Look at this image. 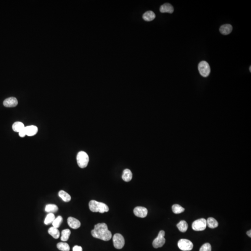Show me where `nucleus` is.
I'll list each match as a JSON object with an SVG mask.
<instances>
[{
	"instance_id": "nucleus-17",
	"label": "nucleus",
	"mask_w": 251,
	"mask_h": 251,
	"mask_svg": "<svg viewBox=\"0 0 251 251\" xmlns=\"http://www.w3.org/2000/svg\"><path fill=\"white\" fill-rule=\"evenodd\" d=\"M132 176H132V172L129 169H125L124 170L123 176H122V178L123 181L125 182H129L132 180Z\"/></svg>"
},
{
	"instance_id": "nucleus-23",
	"label": "nucleus",
	"mask_w": 251,
	"mask_h": 251,
	"mask_svg": "<svg viewBox=\"0 0 251 251\" xmlns=\"http://www.w3.org/2000/svg\"><path fill=\"white\" fill-rule=\"evenodd\" d=\"M71 231L68 229H64L62 232V236H61V240L63 242H66L68 240L69 236L70 235Z\"/></svg>"
},
{
	"instance_id": "nucleus-12",
	"label": "nucleus",
	"mask_w": 251,
	"mask_h": 251,
	"mask_svg": "<svg viewBox=\"0 0 251 251\" xmlns=\"http://www.w3.org/2000/svg\"><path fill=\"white\" fill-rule=\"evenodd\" d=\"M160 11L161 13H168L172 14L174 11V9L172 5L169 3H165L160 6Z\"/></svg>"
},
{
	"instance_id": "nucleus-25",
	"label": "nucleus",
	"mask_w": 251,
	"mask_h": 251,
	"mask_svg": "<svg viewBox=\"0 0 251 251\" xmlns=\"http://www.w3.org/2000/svg\"><path fill=\"white\" fill-rule=\"evenodd\" d=\"M172 208V211L173 213H176V214L182 213L185 211L184 208L178 204L173 205Z\"/></svg>"
},
{
	"instance_id": "nucleus-9",
	"label": "nucleus",
	"mask_w": 251,
	"mask_h": 251,
	"mask_svg": "<svg viewBox=\"0 0 251 251\" xmlns=\"http://www.w3.org/2000/svg\"><path fill=\"white\" fill-rule=\"evenodd\" d=\"M133 213L136 216L143 218L147 216L148 211L146 208L144 207H137L133 210Z\"/></svg>"
},
{
	"instance_id": "nucleus-14",
	"label": "nucleus",
	"mask_w": 251,
	"mask_h": 251,
	"mask_svg": "<svg viewBox=\"0 0 251 251\" xmlns=\"http://www.w3.org/2000/svg\"><path fill=\"white\" fill-rule=\"evenodd\" d=\"M233 30V27L230 24H225L221 26L220 28V32L224 35H227L230 34Z\"/></svg>"
},
{
	"instance_id": "nucleus-26",
	"label": "nucleus",
	"mask_w": 251,
	"mask_h": 251,
	"mask_svg": "<svg viewBox=\"0 0 251 251\" xmlns=\"http://www.w3.org/2000/svg\"><path fill=\"white\" fill-rule=\"evenodd\" d=\"M55 219V216L53 213H49L46 217L44 220V224L45 225H49L53 223L54 219Z\"/></svg>"
},
{
	"instance_id": "nucleus-27",
	"label": "nucleus",
	"mask_w": 251,
	"mask_h": 251,
	"mask_svg": "<svg viewBox=\"0 0 251 251\" xmlns=\"http://www.w3.org/2000/svg\"><path fill=\"white\" fill-rule=\"evenodd\" d=\"M62 217L61 216H58L57 218H55V219H54L53 222L52 223V224H53V226L54 227H55V228H57V229L59 228V227H60L61 224H62Z\"/></svg>"
},
{
	"instance_id": "nucleus-6",
	"label": "nucleus",
	"mask_w": 251,
	"mask_h": 251,
	"mask_svg": "<svg viewBox=\"0 0 251 251\" xmlns=\"http://www.w3.org/2000/svg\"><path fill=\"white\" fill-rule=\"evenodd\" d=\"M207 226V221L203 218L196 220L192 224V229L195 231L204 230Z\"/></svg>"
},
{
	"instance_id": "nucleus-24",
	"label": "nucleus",
	"mask_w": 251,
	"mask_h": 251,
	"mask_svg": "<svg viewBox=\"0 0 251 251\" xmlns=\"http://www.w3.org/2000/svg\"><path fill=\"white\" fill-rule=\"evenodd\" d=\"M57 247L62 251H70V247L68 244L65 242H60L57 244Z\"/></svg>"
},
{
	"instance_id": "nucleus-15",
	"label": "nucleus",
	"mask_w": 251,
	"mask_h": 251,
	"mask_svg": "<svg viewBox=\"0 0 251 251\" xmlns=\"http://www.w3.org/2000/svg\"><path fill=\"white\" fill-rule=\"evenodd\" d=\"M142 17L144 20V21L150 22L155 19V15L152 11H148L144 13Z\"/></svg>"
},
{
	"instance_id": "nucleus-11",
	"label": "nucleus",
	"mask_w": 251,
	"mask_h": 251,
	"mask_svg": "<svg viewBox=\"0 0 251 251\" xmlns=\"http://www.w3.org/2000/svg\"><path fill=\"white\" fill-rule=\"evenodd\" d=\"M18 105V101L15 97H9L3 102V105L7 107H15Z\"/></svg>"
},
{
	"instance_id": "nucleus-21",
	"label": "nucleus",
	"mask_w": 251,
	"mask_h": 251,
	"mask_svg": "<svg viewBox=\"0 0 251 251\" xmlns=\"http://www.w3.org/2000/svg\"><path fill=\"white\" fill-rule=\"evenodd\" d=\"M177 226L181 232L185 233L187 231L188 226L186 221H181L179 223H178Z\"/></svg>"
},
{
	"instance_id": "nucleus-1",
	"label": "nucleus",
	"mask_w": 251,
	"mask_h": 251,
	"mask_svg": "<svg viewBox=\"0 0 251 251\" xmlns=\"http://www.w3.org/2000/svg\"><path fill=\"white\" fill-rule=\"evenodd\" d=\"M92 236L95 238L108 241L111 239L112 233L108 229L107 225L105 223H98L94 226L91 231Z\"/></svg>"
},
{
	"instance_id": "nucleus-28",
	"label": "nucleus",
	"mask_w": 251,
	"mask_h": 251,
	"mask_svg": "<svg viewBox=\"0 0 251 251\" xmlns=\"http://www.w3.org/2000/svg\"><path fill=\"white\" fill-rule=\"evenodd\" d=\"M212 247L211 245L208 243H205L199 249V251H211Z\"/></svg>"
},
{
	"instance_id": "nucleus-32",
	"label": "nucleus",
	"mask_w": 251,
	"mask_h": 251,
	"mask_svg": "<svg viewBox=\"0 0 251 251\" xmlns=\"http://www.w3.org/2000/svg\"><path fill=\"white\" fill-rule=\"evenodd\" d=\"M251 66H250V72H251Z\"/></svg>"
},
{
	"instance_id": "nucleus-10",
	"label": "nucleus",
	"mask_w": 251,
	"mask_h": 251,
	"mask_svg": "<svg viewBox=\"0 0 251 251\" xmlns=\"http://www.w3.org/2000/svg\"><path fill=\"white\" fill-rule=\"evenodd\" d=\"M67 224L71 228L74 229H79L81 225L80 221L79 220L72 217L68 218Z\"/></svg>"
},
{
	"instance_id": "nucleus-22",
	"label": "nucleus",
	"mask_w": 251,
	"mask_h": 251,
	"mask_svg": "<svg viewBox=\"0 0 251 251\" xmlns=\"http://www.w3.org/2000/svg\"><path fill=\"white\" fill-rule=\"evenodd\" d=\"M45 210L46 212L53 213L56 212L58 210V207L55 204H48L46 206Z\"/></svg>"
},
{
	"instance_id": "nucleus-16",
	"label": "nucleus",
	"mask_w": 251,
	"mask_h": 251,
	"mask_svg": "<svg viewBox=\"0 0 251 251\" xmlns=\"http://www.w3.org/2000/svg\"><path fill=\"white\" fill-rule=\"evenodd\" d=\"M207 225L210 229H215L218 227L219 223L215 219L212 217H210L207 219Z\"/></svg>"
},
{
	"instance_id": "nucleus-18",
	"label": "nucleus",
	"mask_w": 251,
	"mask_h": 251,
	"mask_svg": "<svg viewBox=\"0 0 251 251\" xmlns=\"http://www.w3.org/2000/svg\"><path fill=\"white\" fill-rule=\"evenodd\" d=\"M48 233L50 234V235L53 237L55 239H57L59 238L60 235V232L58 230V229L55 228V227L52 226L50 227V229H49L48 230Z\"/></svg>"
},
{
	"instance_id": "nucleus-8",
	"label": "nucleus",
	"mask_w": 251,
	"mask_h": 251,
	"mask_svg": "<svg viewBox=\"0 0 251 251\" xmlns=\"http://www.w3.org/2000/svg\"><path fill=\"white\" fill-rule=\"evenodd\" d=\"M113 243L115 248L120 249L125 245V239L123 236L120 234H115L113 238Z\"/></svg>"
},
{
	"instance_id": "nucleus-5",
	"label": "nucleus",
	"mask_w": 251,
	"mask_h": 251,
	"mask_svg": "<svg viewBox=\"0 0 251 251\" xmlns=\"http://www.w3.org/2000/svg\"><path fill=\"white\" fill-rule=\"evenodd\" d=\"M165 234V233L164 231L161 230L159 232L158 236L153 241V246L154 248H160L164 245L166 242L164 238Z\"/></svg>"
},
{
	"instance_id": "nucleus-13",
	"label": "nucleus",
	"mask_w": 251,
	"mask_h": 251,
	"mask_svg": "<svg viewBox=\"0 0 251 251\" xmlns=\"http://www.w3.org/2000/svg\"><path fill=\"white\" fill-rule=\"evenodd\" d=\"M26 135L28 136H32L37 133L38 132V128L35 125H31L25 127Z\"/></svg>"
},
{
	"instance_id": "nucleus-7",
	"label": "nucleus",
	"mask_w": 251,
	"mask_h": 251,
	"mask_svg": "<svg viewBox=\"0 0 251 251\" xmlns=\"http://www.w3.org/2000/svg\"><path fill=\"white\" fill-rule=\"evenodd\" d=\"M178 246L181 250L189 251L192 250L194 247L193 243L187 239H181L178 242Z\"/></svg>"
},
{
	"instance_id": "nucleus-29",
	"label": "nucleus",
	"mask_w": 251,
	"mask_h": 251,
	"mask_svg": "<svg viewBox=\"0 0 251 251\" xmlns=\"http://www.w3.org/2000/svg\"><path fill=\"white\" fill-rule=\"evenodd\" d=\"M19 135L21 137H24L26 135V131H25V128L23 129L22 131L19 133Z\"/></svg>"
},
{
	"instance_id": "nucleus-20",
	"label": "nucleus",
	"mask_w": 251,
	"mask_h": 251,
	"mask_svg": "<svg viewBox=\"0 0 251 251\" xmlns=\"http://www.w3.org/2000/svg\"><path fill=\"white\" fill-rule=\"evenodd\" d=\"M58 195L59 197L63 201L66 202H67L70 201L71 199V197L70 195L69 194H67V192L64 191H60L59 192Z\"/></svg>"
},
{
	"instance_id": "nucleus-2",
	"label": "nucleus",
	"mask_w": 251,
	"mask_h": 251,
	"mask_svg": "<svg viewBox=\"0 0 251 251\" xmlns=\"http://www.w3.org/2000/svg\"><path fill=\"white\" fill-rule=\"evenodd\" d=\"M89 209L93 212L103 213L109 211V207L106 204L96 200H92L89 203Z\"/></svg>"
},
{
	"instance_id": "nucleus-4",
	"label": "nucleus",
	"mask_w": 251,
	"mask_h": 251,
	"mask_svg": "<svg viewBox=\"0 0 251 251\" xmlns=\"http://www.w3.org/2000/svg\"><path fill=\"white\" fill-rule=\"evenodd\" d=\"M198 70L200 75L204 77L208 76L211 72L210 66L206 61H202L199 62L198 65Z\"/></svg>"
},
{
	"instance_id": "nucleus-19",
	"label": "nucleus",
	"mask_w": 251,
	"mask_h": 251,
	"mask_svg": "<svg viewBox=\"0 0 251 251\" xmlns=\"http://www.w3.org/2000/svg\"><path fill=\"white\" fill-rule=\"evenodd\" d=\"M25 126L23 123L20 122V121H17L15 122L12 125V128L13 130L15 132H18L19 133L20 131L22 130L25 128Z\"/></svg>"
},
{
	"instance_id": "nucleus-31",
	"label": "nucleus",
	"mask_w": 251,
	"mask_h": 251,
	"mask_svg": "<svg viewBox=\"0 0 251 251\" xmlns=\"http://www.w3.org/2000/svg\"><path fill=\"white\" fill-rule=\"evenodd\" d=\"M247 235H248L249 237H251V231L249 230L247 231Z\"/></svg>"
},
{
	"instance_id": "nucleus-3",
	"label": "nucleus",
	"mask_w": 251,
	"mask_h": 251,
	"mask_svg": "<svg viewBox=\"0 0 251 251\" xmlns=\"http://www.w3.org/2000/svg\"><path fill=\"white\" fill-rule=\"evenodd\" d=\"M76 159L78 166L81 168H86L89 160L88 154L84 151L79 152L77 154Z\"/></svg>"
},
{
	"instance_id": "nucleus-30",
	"label": "nucleus",
	"mask_w": 251,
	"mask_h": 251,
	"mask_svg": "<svg viewBox=\"0 0 251 251\" xmlns=\"http://www.w3.org/2000/svg\"><path fill=\"white\" fill-rule=\"evenodd\" d=\"M73 251H82V248L80 246H75L73 248Z\"/></svg>"
}]
</instances>
